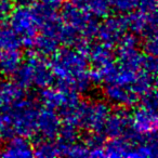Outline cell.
Here are the masks:
<instances>
[{
	"label": "cell",
	"instance_id": "obj_1",
	"mask_svg": "<svg viewBox=\"0 0 158 158\" xmlns=\"http://www.w3.org/2000/svg\"><path fill=\"white\" fill-rule=\"evenodd\" d=\"M50 63L51 70L59 85L78 93L90 89L93 81L89 70L86 46H68L54 53Z\"/></svg>",
	"mask_w": 158,
	"mask_h": 158
},
{
	"label": "cell",
	"instance_id": "obj_2",
	"mask_svg": "<svg viewBox=\"0 0 158 158\" xmlns=\"http://www.w3.org/2000/svg\"><path fill=\"white\" fill-rule=\"evenodd\" d=\"M39 108L35 102L23 98L11 106L8 110L1 113L7 134L28 138L37 134V117Z\"/></svg>",
	"mask_w": 158,
	"mask_h": 158
},
{
	"label": "cell",
	"instance_id": "obj_3",
	"mask_svg": "<svg viewBox=\"0 0 158 158\" xmlns=\"http://www.w3.org/2000/svg\"><path fill=\"white\" fill-rule=\"evenodd\" d=\"M110 108L104 101L80 102L76 110L63 119L64 123L75 127H81L94 134H103V129Z\"/></svg>",
	"mask_w": 158,
	"mask_h": 158
},
{
	"label": "cell",
	"instance_id": "obj_4",
	"mask_svg": "<svg viewBox=\"0 0 158 158\" xmlns=\"http://www.w3.org/2000/svg\"><path fill=\"white\" fill-rule=\"evenodd\" d=\"M13 76L15 77V82L23 89L38 88L42 90L50 87L54 80L50 63H47L44 56L39 54L31 55L28 59L23 60Z\"/></svg>",
	"mask_w": 158,
	"mask_h": 158
},
{
	"label": "cell",
	"instance_id": "obj_5",
	"mask_svg": "<svg viewBox=\"0 0 158 158\" xmlns=\"http://www.w3.org/2000/svg\"><path fill=\"white\" fill-rule=\"evenodd\" d=\"M142 103L130 115L133 134L139 139L156 136L157 132V95L156 89L141 98Z\"/></svg>",
	"mask_w": 158,
	"mask_h": 158
},
{
	"label": "cell",
	"instance_id": "obj_6",
	"mask_svg": "<svg viewBox=\"0 0 158 158\" xmlns=\"http://www.w3.org/2000/svg\"><path fill=\"white\" fill-rule=\"evenodd\" d=\"M10 27L18 34L23 44L29 47L39 31L40 19L38 6L22 3L11 10L9 14Z\"/></svg>",
	"mask_w": 158,
	"mask_h": 158
},
{
	"label": "cell",
	"instance_id": "obj_7",
	"mask_svg": "<svg viewBox=\"0 0 158 158\" xmlns=\"http://www.w3.org/2000/svg\"><path fill=\"white\" fill-rule=\"evenodd\" d=\"M128 29L146 38L157 37V0H140L134 11L126 16Z\"/></svg>",
	"mask_w": 158,
	"mask_h": 158
},
{
	"label": "cell",
	"instance_id": "obj_8",
	"mask_svg": "<svg viewBox=\"0 0 158 158\" xmlns=\"http://www.w3.org/2000/svg\"><path fill=\"white\" fill-rule=\"evenodd\" d=\"M63 23L84 41L97 36L99 22L95 16L73 5H66L61 16Z\"/></svg>",
	"mask_w": 158,
	"mask_h": 158
},
{
	"label": "cell",
	"instance_id": "obj_9",
	"mask_svg": "<svg viewBox=\"0 0 158 158\" xmlns=\"http://www.w3.org/2000/svg\"><path fill=\"white\" fill-rule=\"evenodd\" d=\"M40 98L46 107L60 113L62 118L69 115L81 102L79 99L78 92L61 85L55 88L50 86L42 89Z\"/></svg>",
	"mask_w": 158,
	"mask_h": 158
},
{
	"label": "cell",
	"instance_id": "obj_10",
	"mask_svg": "<svg viewBox=\"0 0 158 158\" xmlns=\"http://www.w3.org/2000/svg\"><path fill=\"white\" fill-rule=\"evenodd\" d=\"M87 55L89 64L93 68L92 72H90L93 84L103 82L116 64L112 47L103 42L87 47Z\"/></svg>",
	"mask_w": 158,
	"mask_h": 158
},
{
	"label": "cell",
	"instance_id": "obj_11",
	"mask_svg": "<svg viewBox=\"0 0 158 158\" xmlns=\"http://www.w3.org/2000/svg\"><path fill=\"white\" fill-rule=\"evenodd\" d=\"M127 31L128 23L126 16H112L99 24L97 36L100 41L113 48L115 44H118Z\"/></svg>",
	"mask_w": 158,
	"mask_h": 158
},
{
	"label": "cell",
	"instance_id": "obj_12",
	"mask_svg": "<svg viewBox=\"0 0 158 158\" xmlns=\"http://www.w3.org/2000/svg\"><path fill=\"white\" fill-rule=\"evenodd\" d=\"M103 133L110 139L114 138H131L139 139L133 134L131 128V117L123 110H110L107 120L103 129Z\"/></svg>",
	"mask_w": 158,
	"mask_h": 158
},
{
	"label": "cell",
	"instance_id": "obj_13",
	"mask_svg": "<svg viewBox=\"0 0 158 158\" xmlns=\"http://www.w3.org/2000/svg\"><path fill=\"white\" fill-rule=\"evenodd\" d=\"M63 125L60 115L55 110L49 107H40L37 117V134L41 135L42 139L57 138L60 130Z\"/></svg>",
	"mask_w": 158,
	"mask_h": 158
},
{
	"label": "cell",
	"instance_id": "obj_14",
	"mask_svg": "<svg viewBox=\"0 0 158 158\" xmlns=\"http://www.w3.org/2000/svg\"><path fill=\"white\" fill-rule=\"evenodd\" d=\"M104 95L110 103L119 107H131L140 100V98L129 89L110 82L104 84Z\"/></svg>",
	"mask_w": 158,
	"mask_h": 158
},
{
	"label": "cell",
	"instance_id": "obj_15",
	"mask_svg": "<svg viewBox=\"0 0 158 158\" xmlns=\"http://www.w3.org/2000/svg\"><path fill=\"white\" fill-rule=\"evenodd\" d=\"M0 156L7 158L33 157L34 146L25 136L14 135L2 147Z\"/></svg>",
	"mask_w": 158,
	"mask_h": 158
},
{
	"label": "cell",
	"instance_id": "obj_16",
	"mask_svg": "<svg viewBox=\"0 0 158 158\" xmlns=\"http://www.w3.org/2000/svg\"><path fill=\"white\" fill-rule=\"evenodd\" d=\"M25 98L24 89L15 81L0 84V114L8 110L13 104Z\"/></svg>",
	"mask_w": 158,
	"mask_h": 158
},
{
	"label": "cell",
	"instance_id": "obj_17",
	"mask_svg": "<svg viewBox=\"0 0 158 158\" xmlns=\"http://www.w3.org/2000/svg\"><path fill=\"white\" fill-rule=\"evenodd\" d=\"M23 55L18 50L0 51V74L3 76H13L23 62Z\"/></svg>",
	"mask_w": 158,
	"mask_h": 158
},
{
	"label": "cell",
	"instance_id": "obj_18",
	"mask_svg": "<svg viewBox=\"0 0 158 158\" xmlns=\"http://www.w3.org/2000/svg\"><path fill=\"white\" fill-rule=\"evenodd\" d=\"M69 3L92 14L97 19L106 18L110 9L108 0H69Z\"/></svg>",
	"mask_w": 158,
	"mask_h": 158
},
{
	"label": "cell",
	"instance_id": "obj_19",
	"mask_svg": "<svg viewBox=\"0 0 158 158\" xmlns=\"http://www.w3.org/2000/svg\"><path fill=\"white\" fill-rule=\"evenodd\" d=\"M23 42L10 26H0V51L18 50Z\"/></svg>",
	"mask_w": 158,
	"mask_h": 158
},
{
	"label": "cell",
	"instance_id": "obj_20",
	"mask_svg": "<svg viewBox=\"0 0 158 158\" xmlns=\"http://www.w3.org/2000/svg\"><path fill=\"white\" fill-rule=\"evenodd\" d=\"M34 156L42 158H50L61 156V145L60 142L54 141V139L49 140L44 139L40 141L36 147H34Z\"/></svg>",
	"mask_w": 158,
	"mask_h": 158
},
{
	"label": "cell",
	"instance_id": "obj_21",
	"mask_svg": "<svg viewBox=\"0 0 158 158\" xmlns=\"http://www.w3.org/2000/svg\"><path fill=\"white\" fill-rule=\"evenodd\" d=\"M140 0H110V7H113L119 13H131L138 8Z\"/></svg>",
	"mask_w": 158,
	"mask_h": 158
},
{
	"label": "cell",
	"instance_id": "obj_22",
	"mask_svg": "<svg viewBox=\"0 0 158 158\" xmlns=\"http://www.w3.org/2000/svg\"><path fill=\"white\" fill-rule=\"evenodd\" d=\"M12 9L13 7H12L11 0H0V22L9 18Z\"/></svg>",
	"mask_w": 158,
	"mask_h": 158
},
{
	"label": "cell",
	"instance_id": "obj_23",
	"mask_svg": "<svg viewBox=\"0 0 158 158\" xmlns=\"http://www.w3.org/2000/svg\"><path fill=\"white\" fill-rule=\"evenodd\" d=\"M36 2L40 6L50 8V9H56L60 8L64 3L65 0H35Z\"/></svg>",
	"mask_w": 158,
	"mask_h": 158
},
{
	"label": "cell",
	"instance_id": "obj_24",
	"mask_svg": "<svg viewBox=\"0 0 158 158\" xmlns=\"http://www.w3.org/2000/svg\"><path fill=\"white\" fill-rule=\"evenodd\" d=\"M7 134V131H6V127H5V123H3V120L0 116V143L2 141L3 136Z\"/></svg>",
	"mask_w": 158,
	"mask_h": 158
}]
</instances>
